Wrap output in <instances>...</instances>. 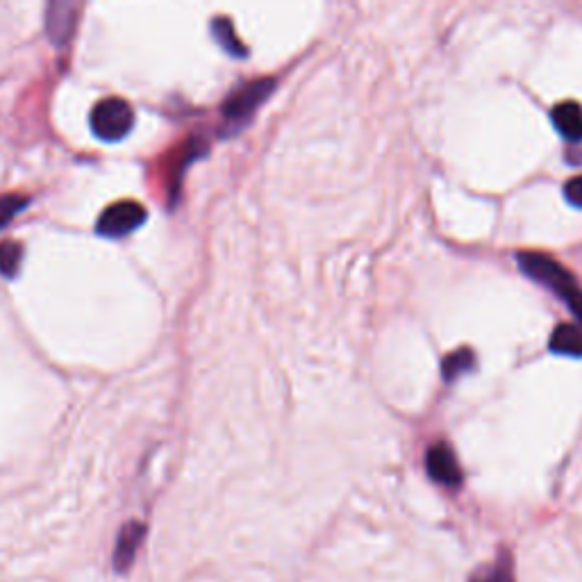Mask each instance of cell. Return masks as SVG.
I'll return each mask as SVG.
<instances>
[{"mask_svg": "<svg viewBox=\"0 0 582 582\" xmlns=\"http://www.w3.org/2000/svg\"><path fill=\"white\" fill-rule=\"evenodd\" d=\"M517 262L528 278L551 289L569 307L573 317L582 323V287L560 262L544 253H519Z\"/></svg>", "mask_w": 582, "mask_h": 582, "instance_id": "cell-1", "label": "cell"}, {"mask_svg": "<svg viewBox=\"0 0 582 582\" xmlns=\"http://www.w3.org/2000/svg\"><path fill=\"white\" fill-rule=\"evenodd\" d=\"M135 126V110L123 98H105L91 112V130L103 141H119Z\"/></svg>", "mask_w": 582, "mask_h": 582, "instance_id": "cell-2", "label": "cell"}, {"mask_svg": "<svg viewBox=\"0 0 582 582\" xmlns=\"http://www.w3.org/2000/svg\"><path fill=\"white\" fill-rule=\"evenodd\" d=\"M273 87H276V80L262 78V80L248 82L246 87L237 89L235 94L223 103V116H226V121L230 123V126H235V128L244 126V123L255 114L257 107H260L266 98L271 96Z\"/></svg>", "mask_w": 582, "mask_h": 582, "instance_id": "cell-3", "label": "cell"}, {"mask_svg": "<svg viewBox=\"0 0 582 582\" xmlns=\"http://www.w3.org/2000/svg\"><path fill=\"white\" fill-rule=\"evenodd\" d=\"M146 221V207L137 201H121L107 207L98 219V235L103 237H126L135 232Z\"/></svg>", "mask_w": 582, "mask_h": 582, "instance_id": "cell-4", "label": "cell"}, {"mask_svg": "<svg viewBox=\"0 0 582 582\" xmlns=\"http://www.w3.org/2000/svg\"><path fill=\"white\" fill-rule=\"evenodd\" d=\"M426 469L428 476L444 487H460L462 485V469L457 462L455 451L446 442L430 446L426 453Z\"/></svg>", "mask_w": 582, "mask_h": 582, "instance_id": "cell-5", "label": "cell"}, {"mask_svg": "<svg viewBox=\"0 0 582 582\" xmlns=\"http://www.w3.org/2000/svg\"><path fill=\"white\" fill-rule=\"evenodd\" d=\"M553 126L562 137L569 141H582V105L580 103H560L553 107Z\"/></svg>", "mask_w": 582, "mask_h": 582, "instance_id": "cell-6", "label": "cell"}, {"mask_svg": "<svg viewBox=\"0 0 582 582\" xmlns=\"http://www.w3.org/2000/svg\"><path fill=\"white\" fill-rule=\"evenodd\" d=\"M551 351L569 357H582V328L562 323L551 335Z\"/></svg>", "mask_w": 582, "mask_h": 582, "instance_id": "cell-7", "label": "cell"}, {"mask_svg": "<svg viewBox=\"0 0 582 582\" xmlns=\"http://www.w3.org/2000/svg\"><path fill=\"white\" fill-rule=\"evenodd\" d=\"M141 537H144V526H139V523H130V526H126V530L121 532L119 546H116V569L123 571L130 567L137 546L141 544Z\"/></svg>", "mask_w": 582, "mask_h": 582, "instance_id": "cell-8", "label": "cell"}, {"mask_svg": "<svg viewBox=\"0 0 582 582\" xmlns=\"http://www.w3.org/2000/svg\"><path fill=\"white\" fill-rule=\"evenodd\" d=\"M469 582H517L514 580V564L510 555H498L496 562L485 564V567L473 573Z\"/></svg>", "mask_w": 582, "mask_h": 582, "instance_id": "cell-9", "label": "cell"}, {"mask_svg": "<svg viewBox=\"0 0 582 582\" xmlns=\"http://www.w3.org/2000/svg\"><path fill=\"white\" fill-rule=\"evenodd\" d=\"M473 364H476V357H473V351H469V348H460V351L451 353L444 360V367H442L444 380L453 382L455 378H460L462 373H467L469 369H473Z\"/></svg>", "mask_w": 582, "mask_h": 582, "instance_id": "cell-10", "label": "cell"}, {"mask_svg": "<svg viewBox=\"0 0 582 582\" xmlns=\"http://www.w3.org/2000/svg\"><path fill=\"white\" fill-rule=\"evenodd\" d=\"M23 248L16 244V241L7 239V241H0V273H3L5 278H12L16 276V271H19L21 260H23Z\"/></svg>", "mask_w": 582, "mask_h": 582, "instance_id": "cell-11", "label": "cell"}, {"mask_svg": "<svg viewBox=\"0 0 582 582\" xmlns=\"http://www.w3.org/2000/svg\"><path fill=\"white\" fill-rule=\"evenodd\" d=\"M212 30H214L216 41H219V44H221L223 48H226V51H228L230 55H235V57H244V55H246V48H244V44H241V41L235 37V30H232V23H230V21H226V19L214 21Z\"/></svg>", "mask_w": 582, "mask_h": 582, "instance_id": "cell-12", "label": "cell"}, {"mask_svg": "<svg viewBox=\"0 0 582 582\" xmlns=\"http://www.w3.org/2000/svg\"><path fill=\"white\" fill-rule=\"evenodd\" d=\"M26 203H28L26 198H21V196H3L0 198V228H5L7 223H10L12 216L26 207Z\"/></svg>", "mask_w": 582, "mask_h": 582, "instance_id": "cell-13", "label": "cell"}, {"mask_svg": "<svg viewBox=\"0 0 582 582\" xmlns=\"http://www.w3.org/2000/svg\"><path fill=\"white\" fill-rule=\"evenodd\" d=\"M564 196L567 201L576 207H582V176L571 178L567 185H564Z\"/></svg>", "mask_w": 582, "mask_h": 582, "instance_id": "cell-14", "label": "cell"}]
</instances>
